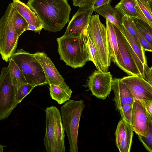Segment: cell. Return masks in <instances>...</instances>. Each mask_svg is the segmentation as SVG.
<instances>
[{"label":"cell","instance_id":"obj_1","mask_svg":"<svg viewBox=\"0 0 152 152\" xmlns=\"http://www.w3.org/2000/svg\"><path fill=\"white\" fill-rule=\"evenodd\" d=\"M26 4L43 23L45 30L60 31L69 21L71 9L67 0H29Z\"/></svg>","mask_w":152,"mask_h":152},{"label":"cell","instance_id":"obj_2","mask_svg":"<svg viewBox=\"0 0 152 152\" xmlns=\"http://www.w3.org/2000/svg\"><path fill=\"white\" fill-rule=\"evenodd\" d=\"M85 37L63 35L57 39L60 59L67 65L74 69L81 67L89 61Z\"/></svg>","mask_w":152,"mask_h":152},{"label":"cell","instance_id":"obj_3","mask_svg":"<svg viewBox=\"0 0 152 152\" xmlns=\"http://www.w3.org/2000/svg\"><path fill=\"white\" fill-rule=\"evenodd\" d=\"M44 144L47 152H65V134L60 113L55 106L46 108Z\"/></svg>","mask_w":152,"mask_h":152},{"label":"cell","instance_id":"obj_4","mask_svg":"<svg viewBox=\"0 0 152 152\" xmlns=\"http://www.w3.org/2000/svg\"><path fill=\"white\" fill-rule=\"evenodd\" d=\"M16 12L11 2L0 19V54L6 62L15 52L19 37L14 26Z\"/></svg>","mask_w":152,"mask_h":152},{"label":"cell","instance_id":"obj_5","mask_svg":"<svg viewBox=\"0 0 152 152\" xmlns=\"http://www.w3.org/2000/svg\"><path fill=\"white\" fill-rule=\"evenodd\" d=\"M85 105L82 100H69L61 108L63 125L69 143V151L77 152V138L81 116Z\"/></svg>","mask_w":152,"mask_h":152},{"label":"cell","instance_id":"obj_6","mask_svg":"<svg viewBox=\"0 0 152 152\" xmlns=\"http://www.w3.org/2000/svg\"><path fill=\"white\" fill-rule=\"evenodd\" d=\"M10 58L21 71L28 83L34 87L48 84L42 68L33 54L18 49Z\"/></svg>","mask_w":152,"mask_h":152},{"label":"cell","instance_id":"obj_7","mask_svg":"<svg viewBox=\"0 0 152 152\" xmlns=\"http://www.w3.org/2000/svg\"><path fill=\"white\" fill-rule=\"evenodd\" d=\"M87 33L95 48L98 57L106 72L111 63L107 43L106 27L100 21L98 14L91 15Z\"/></svg>","mask_w":152,"mask_h":152},{"label":"cell","instance_id":"obj_8","mask_svg":"<svg viewBox=\"0 0 152 152\" xmlns=\"http://www.w3.org/2000/svg\"><path fill=\"white\" fill-rule=\"evenodd\" d=\"M17 89L12 83L8 67L2 68L0 74V121L7 118L18 104Z\"/></svg>","mask_w":152,"mask_h":152},{"label":"cell","instance_id":"obj_9","mask_svg":"<svg viewBox=\"0 0 152 152\" xmlns=\"http://www.w3.org/2000/svg\"><path fill=\"white\" fill-rule=\"evenodd\" d=\"M118 51L115 63L129 75L141 76L130 51L129 47L121 32L115 26Z\"/></svg>","mask_w":152,"mask_h":152},{"label":"cell","instance_id":"obj_10","mask_svg":"<svg viewBox=\"0 0 152 152\" xmlns=\"http://www.w3.org/2000/svg\"><path fill=\"white\" fill-rule=\"evenodd\" d=\"M93 11L92 6L80 7L69 22L64 36L86 37Z\"/></svg>","mask_w":152,"mask_h":152},{"label":"cell","instance_id":"obj_11","mask_svg":"<svg viewBox=\"0 0 152 152\" xmlns=\"http://www.w3.org/2000/svg\"><path fill=\"white\" fill-rule=\"evenodd\" d=\"M112 80L110 72L96 70L89 77L87 86L93 95L104 99L110 94Z\"/></svg>","mask_w":152,"mask_h":152},{"label":"cell","instance_id":"obj_12","mask_svg":"<svg viewBox=\"0 0 152 152\" xmlns=\"http://www.w3.org/2000/svg\"><path fill=\"white\" fill-rule=\"evenodd\" d=\"M121 80L127 86L134 100L142 104L152 100V85L142 77L129 75Z\"/></svg>","mask_w":152,"mask_h":152},{"label":"cell","instance_id":"obj_13","mask_svg":"<svg viewBox=\"0 0 152 152\" xmlns=\"http://www.w3.org/2000/svg\"><path fill=\"white\" fill-rule=\"evenodd\" d=\"M152 118L144 106L139 100H134L131 122L133 131L137 135L146 137Z\"/></svg>","mask_w":152,"mask_h":152},{"label":"cell","instance_id":"obj_14","mask_svg":"<svg viewBox=\"0 0 152 152\" xmlns=\"http://www.w3.org/2000/svg\"><path fill=\"white\" fill-rule=\"evenodd\" d=\"M33 55L41 64L48 84L53 85L61 87L68 86L46 53L43 52H37L33 54Z\"/></svg>","mask_w":152,"mask_h":152},{"label":"cell","instance_id":"obj_15","mask_svg":"<svg viewBox=\"0 0 152 152\" xmlns=\"http://www.w3.org/2000/svg\"><path fill=\"white\" fill-rule=\"evenodd\" d=\"M128 46L132 58L140 73L144 78L143 64L148 65L145 51L140 43L135 40L128 31L122 26L120 31Z\"/></svg>","mask_w":152,"mask_h":152},{"label":"cell","instance_id":"obj_16","mask_svg":"<svg viewBox=\"0 0 152 152\" xmlns=\"http://www.w3.org/2000/svg\"><path fill=\"white\" fill-rule=\"evenodd\" d=\"M133 131L132 126L121 119L118 123L115 133V144L120 152H130Z\"/></svg>","mask_w":152,"mask_h":152},{"label":"cell","instance_id":"obj_17","mask_svg":"<svg viewBox=\"0 0 152 152\" xmlns=\"http://www.w3.org/2000/svg\"><path fill=\"white\" fill-rule=\"evenodd\" d=\"M111 89L114 93L113 101L117 110L124 105L133 103L134 100L129 89L120 78H113Z\"/></svg>","mask_w":152,"mask_h":152},{"label":"cell","instance_id":"obj_18","mask_svg":"<svg viewBox=\"0 0 152 152\" xmlns=\"http://www.w3.org/2000/svg\"><path fill=\"white\" fill-rule=\"evenodd\" d=\"M15 10L26 21L28 24L36 25L40 31L43 28V24L35 13L26 4L19 0H13Z\"/></svg>","mask_w":152,"mask_h":152},{"label":"cell","instance_id":"obj_19","mask_svg":"<svg viewBox=\"0 0 152 152\" xmlns=\"http://www.w3.org/2000/svg\"><path fill=\"white\" fill-rule=\"evenodd\" d=\"M94 11L113 24L120 31H121L122 15L117 10L112 7L110 2L94 9Z\"/></svg>","mask_w":152,"mask_h":152},{"label":"cell","instance_id":"obj_20","mask_svg":"<svg viewBox=\"0 0 152 152\" xmlns=\"http://www.w3.org/2000/svg\"><path fill=\"white\" fill-rule=\"evenodd\" d=\"M106 23L109 54L111 60L115 63L118 50L115 26L106 20Z\"/></svg>","mask_w":152,"mask_h":152},{"label":"cell","instance_id":"obj_21","mask_svg":"<svg viewBox=\"0 0 152 152\" xmlns=\"http://www.w3.org/2000/svg\"><path fill=\"white\" fill-rule=\"evenodd\" d=\"M136 9L138 18L152 28V0H135Z\"/></svg>","mask_w":152,"mask_h":152},{"label":"cell","instance_id":"obj_22","mask_svg":"<svg viewBox=\"0 0 152 152\" xmlns=\"http://www.w3.org/2000/svg\"><path fill=\"white\" fill-rule=\"evenodd\" d=\"M49 85L51 98L58 104H61L70 99L72 91L68 86L61 87L52 84Z\"/></svg>","mask_w":152,"mask_h":152},{"label":"cell","instance_id":"obj_23","mask_svg":"<svg viewBox=\"0 0 152 152\" xmlns=\"http://www.w3.org/2000/svg\"><path fill=\"white\" fill-rule=\"evenodd\" d=\"M9 61L8 67L12 85L17 88L28 83L21 71L13 60L10 58Z\"/></svg>","mask_w":152,"mask_h":152},{"label":"cell","instance_id":"obj_24","mask_svg":"<svg viewBox=\"0 0 152 152\" xmlns=\"http://www.w3.org/2000/svg\"><path fill=\"white\" fill-rule=\"evenodd\" d=\"M135 0H121L115 8L122 15L138 18Z\"/></svg>","mask_w":152,"mask_h":152},{"label":"cell","instance_id":"obj_25","mask_svg":"<svg viewBox=\"0 0 152 152\" xmlns=\"http://www.w3.org/2000/svg\"><path fill=\"white\" fill-rule=\"evenodd\" d=\"M85 39L89 56V61L94 63L98 70L106 72L99 61L94 45L88 33Z\"/></svg>","mask_w":152,"mask_h":152},{"label":"cell","instance_id":"obj_26","mask_svg":"<svg viewBox=\"0 0 152 152\" xmlns=\"http://www.w3.org/2000/svg\"><path fill=\"white\" fill-rule=\"evenodd\" d=\"M132 18L139 32L152 45V28L142 20L138 18Z\"/></svg>","mask_w":152,"mask_h":152},{"label":"cell","instance_id":"obj_27","mask_svg":"<svg viewBox=\"0 0 152 152\" xmlns=\"http://www.w3.org/2000/svg\"><path fill=\"white\" fill-rule=\"evenodd\" d=\"M28 24L26 21L16 10L14 20V26L19 37L23 32L27 30Z\"/></svg>","mask_w":152,"mask_h":152},{"label":"cell","instance_id":"obj_28","mask_svg":"<svg viewBox=\"0 0 152 152\" xmlns=\"http://www.w3.org/2000/svg\"><path fill=\"white\" fill-rule=\"evenodd\" d=\"M34 87L28 83H26L17 88L16 92V98L18 104L20 103Z\"/></svg>","mask_w":152,"mask_h":152},{"label":"cell","instance_id":"obj_29","mask_svg":"<svg viewBox=\"0 0 152 152\" xmlns=\"http://www.w3.org/2000/svg\"><path fill=\"white\" fill-rule=\"evenodd\" d=\"M138 137L146 149L149 152H152V122L150 124L146 137L138 134Z\"/></svg>","mask_w":152,"mask_h":152},{"label":"cell","instance_id":"obj_30","mask_svg":"<svg viewBox=\"0 0 152 152\" xmlns=\"http://www.w3.org/2000/svg\"><path fill=\"white\" fill-rule=\"evenodd\" d=\"M132 104H126L120 108L119 111L122 119L131 125L132 113Z\"/></svg>","mask_w":152,"mask_h":152},{"label":"cell","instance_id":"obj_31","mask_svg":"<svg viewBox=\"0 0 152 152\" xmlns=\"http://www.w3.org/2000/svg\"><path fill=\"white\" fill-rule=\"evenodd\" d=\"M137 37L140 44L145 51L151 52L152 45L141 34L137 28L136 31Z\"/></svg>","mask_w":152,"mask_h":152},{"label":"cell","instance_id":"obj_32","mask_svg":"<svg viewBox=\"0 0 152 152\" xmlns=\"http://www.w3.org/2000/svg\"><path fill=\"white\" fill-rule=\"evenodd\" d=\"M95 0H72L73 5L79 7H91Z\"/></svg>","mask_w":152,"mask_h":152},{"label":"cell","instance_id":"obj_33","mask_svg":"<svg viewBox=\"0 0 152 152\" xmlns=\"http://www.w3.org/2000/svg\"><path fill=\"white\" fill-rule=\"evenodd\" d=\"M144 79L152 85V67H148V65L143 64Z\"/></svg>","mask_w":152,"mask_h":152},{"label":"cell","instance_id":"obj_34","mask_svg":"<svg viewBox=\"0 0 152 152\" xmlns=\"http://www.w3.org/2000/svg\"><path fill=\"white\" fill-rule=\"evenodd\" d=\"M111 0H95L92 6L94 9L110 2Z\"/></svg>","mask_w":152,"mask_h":152},{"label":"cell","instance_id":"obj_35","mask_svg":"<svg viewBox=\"0 0 152 152\" xmlns=\"http://www.w3.org/2000/svg\"><path fill=\"white\" fill-rule=\"evenodd\" d=\"M142 104L145 107L150 116L152 117V100L148 101Z\"/></svg>","mask_w":152,"mask_h":152},{"label":"cell","instance_id":"obj_36","mask_svg":"<svg viewBox=\"0 0 152 152\" xmlns=\"http://www.w3.org/2000/svg\"><path fill=\"white\" fill-rule=\"evenodd\" d=\"M27 29V30L34 31L36 32H39L40 31L37 26L33 24H28Z\"/></svg>","mask_w":152,"mask_h":152},{"label":"cell","instance_id":"obj_37","mask_svg":"<svg viewBox=\"0 0 152 152\" xmlns=\"http://www.w3.org/2000/svg\"><path fill=\"white\" fill-rule=\"evenodd\" d=\"M5 146L0 145V152H3V149L4 147Z\"/></svg>","mask_w":152,"mask_h":152}]
</instances>
